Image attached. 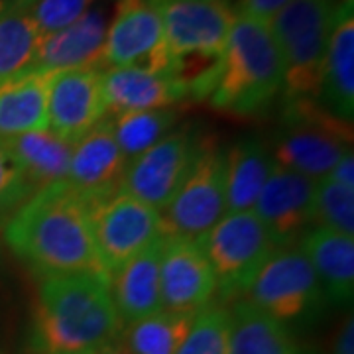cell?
<instances>
[{"instance_id": "6da1fadb", "label": "cell", "mask_w": 354, "mask_h": 354, "mask_svg": "<svg viewBox=\"0 0 354 354\" xmlns=\"http://www.w3.org/2000/svg\"><path fill=\"white\" fill-rule=\"evenodd\" d=\"M93 207L67 181L41 187L8 221L6 244L44 278L102 272L91 228Z\"/></svg>"}, {"instance_id": "7a4b0ae2", "label": "cell", "mask_w": 354, "mask_h": 354, "mask_svg": "<svg viewBox=\"0 0 354 354\" xmlns=\"http://www.w3.org/2000/svg\"><path fill=\"white\" fill-rule=\"evenodd\" d=\"M122 330L111 293V278L102 272H77L41 279L34 346L41 354L99 351Z\"/></svg>"}, {"instance_id": "3957f363", "label": "cell", "mask_w": 354, "mask_h": 354, "mask_svg": "<svg viewBox=\"0 0 354 354\" xmlns=\"http://www.w3.org/2000/svg\"><path fill=\"white\" fill-rule=\"evenodd\" d=\"M156 8L164 24L167 71L187 97L209 99L236 10L227 0H179Z\"/></svg>"}, {"instance_id": "277c9868", "label": "cell", "mask_w": 354, "mask_h": 354, "mask_svg": "<svg viewBox=\"0 0 354 354\" xmlns=\"http://www.w3.org/2000/svg\"><path fill=\"white\" fill-rule=\"evenodd\" d=\"M281 87L283 64L270 26L236 14L211 104L232 116H254L272 104Z\"/></svg>"}, {"instance_id": "5b68a950", "label": "cell", "mask_w": 354, "mask_h": 354, "mask_svg": "<svg viewBox=\"0 0 354 354\" xmlns=\"http://www.w3.org/2000/svg\"><path fill=\"white\" fill-rule=\"evenodd\" d=\"M335 6V0H291L268 24L283 64L286 104L317 101Z\"/></svg>"}, {"instance_id": "8992f818", "label": "cell", "mask_w": 354, "mask_h": 354, "mask_svg": "<svg viewBox=\"0 0 354 354\" xmlns=\"http://www.w3.org/2000/svg\"><path fill=\"white\" fill-rule=\"evenodd\" d=\"M270 150L278 165L317 181L353 152V127L317 101L286 104L283 124Z\"/></svg>"}, {"instance_id": "52a82bcc", "label": "cell", "mask_w": 354, "mask_h": 354, "mask_svg": "<svg viewBox=\"0 0 354 354\" xmlns=\"http://www.w3.org/2000/svg\"><path fill=\"white\" fill-rule=\"evenodd\" d=\"M197 241L213 268L216 291L225 299L244 295L258 270L278 250L254 211L227 213Z\"/></svg>"}, {"instance_id": "ba28073f", "label": "cell", "mask_w": 354, "mask_h": 354, "mask_svg": "<svg viewBox=\"0 0 354 354\" xmlns=\"http://www.w3.org/2000/svg\"><path fill=\"white\" fill-rule=\"evenodd\" d=\"M227 215V152L199 142L195 162L162 216V236L201 239Z\"/></svg>"}, {"instance_id": "9c48e42d", "label": "cell", "mask_w": 354, "mask_h": 354, "mask_svg": "<svg viewBox=\"0 0 354 354\" xmlns=\"http://www.w3.org/2000/svg\"><path fill=\"white\" fill-rule=\"evenodd\" d=\"M246 304L279 323L313 313L321 305L323 290L313 268L299 246L278 248L250 281Z\"/></svg>"}, {"instance_id": "30bf717a", "label": "cell", "mask_w": 354, "mask_h": 354, "mask_svg": "<svg viewBox=\"0 0 354 354\" xmlns=\"http://www.w3.org/2000/svg\"><path fill=\"white\" fill-rule=\"evenodd\" d=\"M91 228L99 264L111 278L116 270L162 239V216L146 203L116 193L93 207Z\"/></svg>"}, {"instance_id": "8fae6325", "label": "cell", "mask_w": 354, "mask_h": 354, "mask_svg": "<svg viewBox=\"0 0 354 354\" xmlns=\"http://www.w3.org/2000/svg\"><path fill=\"white\" fill-rule=\"evenodd\" d=\"M199 142L191 130L169 132L152 148L130 160L120 191L162 213L185 181Z\"/></svg>"}, {"instance_id": "7c38bea8", "label": "cell", "mask_w": 354, "mask_h": 354, "mask_svg": "<svg viewBox=\"0 0 354 354\" xmlns=\"http://www.w3.org/2000/svg\"><path fill=\"white\" fill-rule=\"evenodd\" d=\"M116 67L167 71L162 16L148 0H118L97 69Z\"/></svg>"}, {"instance_id": "4fadbf2b", "label": "cell", "mask_w": 354, "mask_h": 354, "mask_svg": "<svg viewBox=\"0 0 354 354\" xmlns=\"http://www.w3.org/2000/svg\"><path fill=\"white\" fill-rule=\"evenodd\" d=\"M102 71L81 67L51 73L48 83V130L75 144L106 116Z\"/></svg>"}, {"instance_id": "5bb4252c", "label": "cell", "mask_w": 354, "mask_h": 354, "mask_svg": "<svg viewBox=\"0 0 354 354\" xmlns=\"http://www.w3.org/2000/svg\"><path fill=\"white\" fill-rule=\"evenodd\" d=\"M315 181L283 165L272 169L252 211L268 228L278 248L299 246V241L315 227L313 213Z\"/></svg>"}, {"instance_id": "9a60e30c", "label": "cell", "mask_w": 354, "mask_h": 354, "mask_svg": "<svg viewBox=\"0 0 354 354\" xmlns=\"http://www.w3.org/2000/svg\"><path fill=\"white\" fill-rule=\"evenodd\" d=\"M160 288L165 311L195 315L211 304L216 279L199 241L164 236Z\"/></svg>"}, {"instance_id": "2e32d148", "label": "cell", "mask_w": 354, "mask_h": 354, "mask_svg": "<svg viewBox=\"0 0 354 354\" xmlns=\"http://www.w3.org/2000/svg\"><path fill=\"white\" fill-rule=\"evenodd\" d=\"M127 160L113 132V122L102 120L73 144L67 183L85 199L99 205L120 191Z\"/></svg>"}, {"instance_id": "e0dca14e", "label": "cell", "mask_w": 354, "mask_h": 354, "mask_svg": "<svg viewBox=\"0 0 354 354\" xmlns=\"http://www.w3.org/2000/svg\"><path fill=\"white\" fill-rule=\"evenodd\" d=\"M317 102L344 122L354 118V2L339 0L335 6L327 57Z\"/></svg>"}, {"instance_id": "ac0fdd59", "label": "cell", "mask_w": 354, "mask_h": 354, "mask_svg": "<svg viewBox=\"0 0 354 354\" xmlns=\"http://www.w3.org/2000/svg\"><path fill=\"white\" fill-rule=\"evenodd\" d=\"M102 97L106 114L171 109L187 97L185 87L167 71L116 67L102 71Z\"/></svg>"}, {"instance_id": "d6986e66", "label": "cell", "mask_w": 354, "mask_h": 354, "mask_svg": "<svg viewBox=\"0 0 354 354\" xmlns=\"http://www.w3.org/2000/svg\"><path fill=\"white\" fill-rule=\"evenodd\" d=\"M106 18L102 8H91L77 22L59 32L41 36L32 71L57 73L67 69L97 67L106 38Z\"/></svg>"}, {"instance_id": "ffe728a7", "label": "cell", "mask_w": 354, "mask_h": 354, "mask_svg": "<svg viewBox=\"0 0 354 354\" xmlns=\"http://www.w3.org/2000/svg\"><path fill=\"white\" fill-rule=\"evenodd\" d=\"M164 236L111 276V293L122 327L164 309L160 266Z\"/></svg>"}, {"instance_id": "44dd1931", "label": "cell", "mask_w": 354, "mask_h": 354, "mask_svg": "<svg viewBox=\"0 0 354 354\" xmlns=\"http://www.w3.org/2000/svg\"><path fill=\"white\" fill-rule=\"evenodd\" d=\"M299 242V250L313 268L323 297L333 304H348L354 291V236L311 227Z\"/></svg>"}, {"instance_id": "7402d4cb", "label": "cell", "mask_w": 354, "mask_h": 354, "mask_svg": "<svg viewBox=\"0 0 354 354\" xmlns=\"http://www.w3.org/2000/svg\"><path fill=\"white\" fill-rule=\"evenodd\" d=\"M50 75L32 71L0 91V138L48 130Z\"/></svg>"}, {"instance_id": "603a6c76", "label": "cell", "mask_w": 354, "mask_h": 354, "mask_svg": "<svg viewBox=\"0 0 354 354\" xmlns=\"http://www.w3.org/2000/svg\"><path fill=\"white\" fill-rule=\"evenodd\" d=\"M276 160L270 146L258 138H244L227 152V213L252 211Z\"/></svg>"}, {"instance_id": "cb8c5ba5", "label": "cell", "mask_w": 354, "mask_h": 354, "mask_svg": "<svg viewBox=\"0 0 354 354\" xmlns=\"http://www.w3.org/2000/svg\"><path fill=\"white\" fill-rule=\"evenodd\" d=\"M228 354H304L278 319L246 301L230 309Z\"/></svg>"}, {"instance_id": "d4e9b609", "label": "cell", "mask_w": 354, "mask_h": 354, "mask_svg": "<svg viewBox=\"0 0 354 354\" xmlns=\"http://www.w3.org/2000/svg\"><path fill=\"white\" fill-rule=\"evenodd\" d=\"M2 140L36 191L67 179L73 144L57 138L50 130Z\"/></svg>"}, {"instance_id": "484cf974", "label": "cell", "mask_w": 354, "mask_h": 354, "mask_svg": "<svg viewBox=\"0 0 354 354\" xmlns=\"http://www.w3.org/2000/svg\"><path fill=\"white\" fill-rule=\"evenodd\" d=\"M41 32L30 10L12 2L0 12V83H12L32 73Z\"/></svg>"}, {"instance_id": "4316f807", "label": "cell", "mask_w": 354, "mask_h": 354, "mask_svg": "<svg viewBox=\"0 0 354 354\" xmlns=\"http://www.w3.org/2000/svg\"><path fill=\"white\" fill-rule=\"evenodd\" d=\"M195 315L162 309L144 317L127 325L122 346L130 354H176L189 335Z\"/></svg>"}, {"instance_id": "83f0119b", "label": "cell", "mask_w": 354, "mask_h": 354, "mask_svg": "<svg viewBox=\"0 0 354 354\" xmlns=\"http://www.w3.org/2000/svg\"><path fill=\"white\" fill-rule=\"evenodd\" d=\"M177 113L174 109L138 111L116 116L113 132L127 164L136 156L146 152L169 134V128L176 124Z\"/></svg>"}, {"instance_id": "f1b7e54d", "label": "cell", "mask_w": 354, "mask_h": 354, "mask_svg": "<svg viewBox=\"0 0 354 354\" xmlns=\"http://www.w3.org/2000/svg\"><path fill=\"white\" fill-rule=\"evenodd\" d=\"M313 213L317 227L329 228L344 236H354V189L329 177L317 179L313 191Z\"/></svg>"}, {"instance_id": "f546056e", "label": "cell", "mask_w": 354, "mask_h": 354, "mask_svg": "<svg viewBox=\"0 0 354 354\" xmlns=\"http://www.w3.org/2000/svg\"><path fill=\"white\" fill-rule=\"evenodd\" d=\"M230 309L207 305L193 319L189 335L176 354H228Z\"/></svg>"}, {"instance_id": "4dcf8cb0", "label": "cell", "mask_w": 354, "mask_h": 354, "mask_svg": "<svg viewBox=\"0 0 354 354\" xmlns=\"http://www.w3.org/2000/svg\"><path fill=\"white\" fill-rule=\"evenodd\" d=\"M95 2L97 0H36L28 10L41 36H48L77 22Z\"/></svg>"}, {"instance_id": "1f68e13d", "label": "cell", "mask_w": 354, "mask_h": 354, "mask_svg": "<svg viewBox=\"0 0 354 354\" xmlns=\"http://www.w3.org/2000/svg\"><path fill=\"white\" fill-rule=\"evenodd\" d=\"M34 191L10 148L0 138V213L20 207Z\"/></svg>"}, {"instance_id": "d6a6232c", "label": "cell", "mask_w": 354, "mask_h": 354, "mask_svg": "<svg viewBox=\"0 0 354 354\" xmlns=\"http://www.w3.org/2000/svg\"><path fill=\"white\" fill-rule=\"evenodd\" d=\"M291 0H239V16L250 18L262 24H270L274 16L286 8Z\"/></svg>"}, {"instance_id": "836d02e7", "label": "cell", "mask_w": 354, "mask_h": 354, "mask_svg": "<svg viewBox=\"0 0 354 354\" xmlns=\"http://www.w3.org/2000/svg\"><path fill=\"white\" fill-rule=\"evenodd\" d=\"M329 179L333 181H337V183H341L344 187H348V189H354V156L353 152H348L346 156H342L341 160H339V164L335 165L333 169H330Z\"/></svg>"}, {"instance_id": "e575fe53", "label": "cell", "mask_w": 354, "mask_h": 354, "mask_svg": "<svg viewBox=\"0 0 354 354\" xmlns=\"http://www.w3.org/2000/svg\"><path fill=\"white\" fill-rule=\"evenodd\" d=\"M333 354H354V319L348 315L339 329L335 339V351Z\"/></svg>"}, {"instance_id": "d590c367", "label": "cell", "mask_w": 354, "mask_h": 354, "mask_svg": "<svg viewBox=\"0 0 354 354\" xmlns=\"http://www.w3.org/2000/svg\"><path fill=\"white\" fill-rule=\"evenodd\" d=\"M95 354H130V353H128L122 344H113V342H109V344H104V346L99 348Z\"/></svg>"}, {"instance_id": "8d00e7d4", "label": "cell", "mask_w": 354, "mask_h": 354, "mask_svg": "<svg viewBox=\"0 0 354 354\" xmlns=\"http://www.w3.org/2000/svg\"><path fill=\"white\" fill-rule=\"evenodd\" d=\"M10 2H12V4H16V6H20V8H26V10H28V8H30V6H32L36 0H10Z\"/></svg>"}, {"instance_id": "74e56055", "label": "cell", "mask_w": 354, "mask_h": 354, "mask_svg": "<svg viewBox=\"0 0 354 354\" xmlns=\"http://www.w3.org/2000/svg\"><path fill=\"white\" fill-rule=\"evenodd\" d=\"M152 6H160V4H167V2H179V0H148Z\"/></svg>"}, {"instance_id": "f35d334b", "label": "cell", "mask_w": 354, "mask_h": 354, "mask_svg": "<svg viewBox=\"0 0 354 354\" xmlns=\"http://www.w3.org/2000/svg\"><path fill=\"white\" fill-rule=\"evenodd\" d=\"M6 6V0H0V12H2V8Z\"/></svg>"}, {"instance_id": "ab89813d", "label": "cell", "mask_w": 354, "mask_h": 354, "mask_svg": "<svg viewBox=\"0 0 354 354\" xmlns=\"http://www.w3.org/2000/svg\"><path fill=\"white\" fill-rule=\"evenodd\" d=\"M6 85H8V83H0V91H2V88L6 87Z\"/></svg>"}, {"instance_id": "60d3db41", "label": "cell", "mask_w": 354, "mask_h": 354, "mask_svg": "<svg viewBox=\"0 0 354 354\" xmlns=\"http://www.w3.org/2000/svg\"><path fill=\"white\" fill-rule=\"evenodd\" d=\"M97 353V351H93V353H75V354H95Z\"/></svg>"}, {"instance_id": "b9f144b4", "label": "cell", "mask_w": 354, "mask_h": 354, "mask_svg": "<svg viewBox=\"0 0 354 354\" xmlns=\"http://www.w3.org/2000/svg\"><path fill=\"white\" fill-rule=\"evenodd\" d=\"M227 2H228V4H230V2H234V0H227ZM236 2H239V0H236Z\"/></svg>"}]
</instances>
